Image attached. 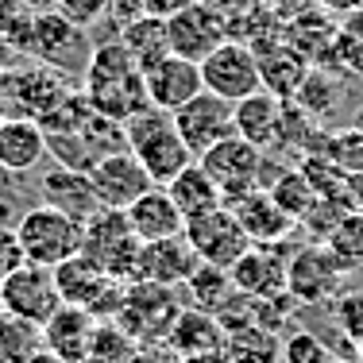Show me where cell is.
Here are the masks:
<instances>
[{"mask_svg":"<svg viewBox=\"0 0 363 363\" xmlns=\"http://www.w3.org/2000/svg\"><path fill=\"white\" fill-rule=\"evenodd\" d=\"M47 132L39 120H23V116H8L0 120V167L8 174H31L39 170V162L47 159Z\"/></svg>","mask_w":363,"mask_h":363,"instance_id":"cell-21","label":"cell"},{"mask_svg":"<svg viewBox=\"0 0 363 363\" xmlns=\"http://www.w3.org/2000/svg\"><path fill=\"white\" fill-rule=\"evenodd\" d=\"M116 39L132 50L140 70H151L155 62L174 55V50H170V35H167V20H159V16H140V20L124 23V28L116 31Z\"/></svg>","mask_w":363,"mask_h":363,"instance_id":"cell-29","label":"cell"},{"mask_svg":"<svg viewBox=\"0 0 363 363\" xmlns=\"http://www.w3.org/2000/svg\"><path fill=\"white\" fill-rule=\"evenodd\" d=\"M16 236H20V247L28 255V263L39 267H58L70 255L82 252L85 244V224L74 220L70 213L55 209V205H31L16 217Z\"/></svg>","mask_w":363,"mask_h":363,"instance_id":"cell-2","label":"cell"},{"mask_svg":"<svg viewBox=\"0 0 363 363\" xmlns=\"http://www.w3.org/2000/svg\"><path fill=\"white\" fill-rule=\"evenodd\" d=\"M186 240L194 244V252L201 255V263L228 267V271L247 255V247H252L247 232L240 228L236 213H232L228 205H220V209H209V213H201V217L186 220Z\"/></svg>","mask_w":363,"mask_h":363,"instance_id":"cell-10","label":"cell"},{"mask_svg":"<svg viewBox=\"0 0 363 363\" xmlns=\"http://www.w3.org/2000/svg\"><path fill=\"white\" fill-rule=\"evenodd\" d=\"M66 93L70 89H66L62 74L43 62L0 70V120H8V116L43 120Z\"/></svg>","mask_w":363,"mask_h":363,"instance_id":"cell-6","label":"cell"},{"mask_svg":"<svg viewBox=\"0 0 363 363\" xmlns=\"http://www.w3.org/2000/svg\"><path fill=\"white\" fill-rule=\"evenodd\" d=\"M93 328H97V317H93L89 309L62 301V306L43 321V344H47L55 356H62L66 363H77V359L89 356V348H93Z\"/></svg>","mask_w":363,"mask_h":363,"instance_id":"cell-20","label":"cell"},{"mask_svg":"<svg viewBox=\"0 0 363 363\" xmlns=\"http://www.w3.org/2000/svg\"><path fill=\"white\" fill-rule=\"evenodd\" d=\"M267 189H271V197H274V201H279L298 224L309 217V209H313L317 201H321V194L313 189V182L306 178V170H301V167L279 170V174L271 178V186H267Z\"/></svg>","mask_w":363,"mask_h":363,"instance_id":"cell-32","label":"cell"},{"mask_svg":"<svg viewBox=\"0 0 363 363\" xmlns=\"http://www.w3.org/2000/svg\"><path fill=\"white\" fill-rule=\"evenodd\" d=\"M77 363H108V359H101V356H85V359H77Z\"/></svg>","mask_w":363,"mask_h":363,"instance_id":"cell-50","label":"cell"},{"mask_svg":"<svg viewBox=\"0 0 363 363\" xmlns=\"http://www.w3.org/2000/svg\"><path fill=\"white\" fill-rule=\"evenodd\" d=\"M58 306H62V294H58L55 267L23 263L20 271H12L0 282V309H8L16 317H28V321L43 325Z\"/></svg>","mask_w":363,"mask_h":363,"instance_id":"cell-13","label":"cell"},{"mask_svg":"<svg viewBox=\"0 0 363 363\" xmlns=\"http://www.w3.org/2000/svg\"><path fill=\"white\" fill-rule=\"evenodd\" d=\"M282 116H286V101L267 93V89H259L252 97L236 101V135H244L247 143L271 151V147L279 143Z\"/></svg>","mask_w":363,"mask_h":363,"instance_id":"cell-24","label":"cell"},{"mask_svg":"<svg viewBox=\"0 0 363 363\" xmlns=\"http://www.w3.org/2000/svg\"><path fill=\"white\" fill-rule=\"evenodd\" d=\"M140 247L143 240L135 236L132 220L124 209H97L85 220V244L82 252L97 259L101 267L120 282H135V267H140Z\"/></svg>","mask_w":363,"mask_h":363,"instance_id":"cell-4","label":"cell"},{"mask_svg":"<svg viewBox=\"0 0 363 363\" xmlns=\"http://www.w3.org/2000/svg\"><path fill=\"white\" fill-rule=\"evenodd\" d=\"M328 306H333V325L340 328V336L356 348V344L363 340V286L340 290Z\"/></svg>","mask_w":363,"mask_h":363,"instance_id":"cell-38","label":"cell"},{"mask_svg":"<svg viewBox=\"0 0 363 363\" xmlns=\"http://www.w3.org/2000/svg\"><path fill=\"white\" fill-rule=\"evenodd\" d=\"M28 363H66V359H62V356H55L50 348H43V352H35V356H31Z\"/></svg>","mask_w":363,"mask_h":363,"instance_id":"cell-48","label":"cell"},{"mask_svg":"<svg viewBox=\"0 0 363 363\" xmlns=\"http://www.w3.org/2000/svg\"><path fill=\"white\" fill-rule=\"evenodd\" d=\"M333 363H348V359H333Z\"/></svg>","mask_w":363,"mask_h":363,"instance_id":"cell-52","label":"cell"},{"mask_svg":"<svg viewBox=\"0 0 363 363\" xmlns=\"http://www.w3.org/2000/svg\"><path fill=\"white\" fill-rule=\"evenodd\" d=\"M28 55H35V62L50 66V70H82L89 66L93 43L85 39V28L70 23L62 12H47L35 20V31H31V47Z\"/></svg>","mask_w":363,"mask_h":363,"instance_id":"cell-11","label":"cell"},{"mask_svg":"<svg viewBox=\"0 0 363 363\" xmlns=\"http://www.w3.org/2000/svg\"><path fill=\"white\" fill-rule=\"evenodd\" d=\"M128 220H132L135 236L143 240V244H151V240H170V236H182L186 232V217H182L178 201L170 197L167 186H151L140 201L128 205Z\"/></svg>","mask_w":363,"mask_h":363,"instance_id":"cell-22","label":"cell"},{"mask_svg":"<svg viewBox=\"0 0 363 363\" xmlns=\"http://www.w3.org/2000/svg\"><path fill=\"white\" fill-rule=\"evenodd\" d=\"M228 209L236 213V220H240V228L247 232V240L259 244V247L286 244V240L294 236V228H298V220L274 201L271 189H252V194L228 201Z\"/></svg>","mask_w":363,"mask_h":363,"instance_id":"cell-16","label":"cell"},{"mask_svg":"<svg viewBox=\"0 0 363 363\" xmlns=\"http://www.w3.org/2000/svg\"><path fill=\"white\" fill-rule=\"evenodd\" d=\"M325 244L333 247V255L340 259V267L348 274L359 271V267H363V209H348V213H344L340 224L328 232Z\"/></svg>","mask_w":363,"mask_h":363,"instance_id":"cell-34","label":"cell"},{"mask_svg":"<svg viewBox=\"0 0 363 363\" xmlns=\"http://www.w3.org/2000/svg\"><path fill=\"white\" fill-rule=\"evenodd\" d=\"M124 140H128V151H132L147 167V174L155 178V186H167L170 178L182 174V170L197 159L186 147V140H182V132L174 128V116L155 108V105L128 120Z\"/></svg>","mask_w":363,"mask_h":363,"instance_id":"cell-1","label":"cell"},{"mask_svg":"<svg viewBox=\"0 0 363 363\" xmlns=\"http://www.w3.org/2000/svg\"><path fill=\"white\" fill-rule=\"evenodd\" d=\"M317 4H321L325 12H333L336 20H340V16H348L352 8H359V0H317Z\"/></svg>","mask_w":363,"mask_h":363,"instance_id":"cell-45","label":"cell"},{"mask_svg":"<svg viewBox=\"0 0 363 363\" xmlns=\"http://www.w3.org/2000/svg\"><path fill=\"white\" fill-rule=\"evenodd\" d=\"M333 348L321 333L313 328H294L282 340V363H333Z\"/></svg>","mask_w":363,"mask_h":363,"instance_id":"cell-37","label":"cell"},{"mask_svg":"<svg viewBox=\"0 0 363 363\" xmlns=\"http://www.w3.org/2000/svg\"><path fill=\"white\" fill-rule=\"evenodd\" d=\"M147 82V97L155 108L162 112H178L186 101H194L205 89L201 82V62H189L182 55H167L162 62H155L151 70H143Z\"/></svg>","mask_w":363,"mask_h":363,"instance_id":"cell-19","label":"cell"},{"mask_svg":"<svg viewBox=\"0 0 363 363\" xmlns=\"http://www.w3.org/2000/svg\"><path fill=\"white\" fill-rule=\"evenodd\" d=\"M182 290H186V298H189L194 309H205V313H217V317L240 298V294H244L236 286V279H232L228 267H213V263L197 267Z\"/></svg>","mask_w":363,"mask_h":363,"instance_id":"cell-28","label":"cell"},{"mask_svg":"<svg viewBox=\"0 0 363 363\" xmlns=\"http://www.w3.org/2000/svg\"><path fill=\"white\" fill-rule=\"evenodd\" d=\"M201 82L209 93L232 101V105L259 93L263 89V77H259L255 47L252 43H240V39H224L213 55L201 58Z\"/></svg>","mask_w":363,"mask_h":363,"instance_id":"cell-8","label":"cell"},{"mask_svg":"<svg viewBox=\"0 0 363 363\" xmlns=\"http://www.w3.org/2000/svg\"><path fill=\"white\" fill-rule=\"evenodd\" d=\"M186 309V298L178 286H159V282H128L124 309L116 321L128 328L140 344H167L178 313Z\"/></svg>","mask_w":363,"mask_h":363,"instance_id":"cell-5","label":"cell"},{"mask_svg":"<svg viewBox=\"0 0 363 363\" xmlns=\"http://www.w3.org/2000/svg\"><path fill=\"white\" fill-rule=\"evenodd\" d=\"M201 267V255L194 252V244L182 236L170 240H151L140 247V267H135V282H159V286H186L189 274Z\"/></svg>","mask_w":363,"mask_h":363,"instance_id":"cell-18","label":"cell"},{"mask_svg":"<svg viewBox=\"0 0 363 363\" xmlns=\"http://www.w3.org/2000/svg\"><path fill=\"white\" fill-rule=\"evenodd\" d=\"M167 189H170V197L178 201V209H182V217H186V220H194V217H201V213L220 209V205H224L220 186L213 182V174H209V170H205L197 159L189 162L182 174L170 178Z\"/></svg>","mask_w":363,"mask_h":363,"instance_id":"cell-27","label":"cell"},{"mask_svg":"<svg viewBox=\"0 0 363 363\" xmlns=\"http://www.w3.org/2000/svg\"><path fill=\"white\" fill-rule=\"evenodd\" d=\"M147 16H159V20H170V16L178 12V8H186L189 0H140Z\"/></svg>","mask_w":363,"mask_h":363,"instance_id":"cell-42","label":"cell"},{"mask_svg":"<svg viewBox=\"0 0 363 363\" xmlns=\"http://www.w3.org/2000/svg\"><path fill=\"white\" fill-rule=\"evenodd\" d=\"M174 116V128L182 132V140L186 147L201 159L209 147H217L220 140H228V135H236V105L232 101L217 97V93L201 89L194 101H186L178 112H170Z\"/></svg>","mask_w":363,"mask_h":363,"instance_id":"cell-9","label":"cell"},{"mask_svg":"<svg viewBox=\"0 0 363 363\" xmlns=\"http://www.w3.org/2000/svg\"><path fill=\"white\" fill-rule=\"evenodd\" d=\"M205 170L213 174V182L220 186L224 194V205L236 201V197L252 194V189H267L271 186V155L263 151V147L247 143L244 135H228V140H220L217 147H209V151L201 155Z\"/></svg>","mask_w":363,"mask_h":363,"instance_id":"cell-3","label":"cell"},{"mask_svg":"<svg viewBox=\"0 0 363 363\" xmlns=\"http://www.w3.org/2000/svg\"><path fill=\"white\" fill-rule=\"evenodd\" d=\"M124 363H182V356L170 344H140Z\"/></svg>","mask_w":363,"mask_h":363,"instance_id":"cell-41","label":"cell"},{"mask_svg":"<svg viewBox=\"0 0 363 363\" xmlns=\"http://www.w3.org/2000/svg\"><path fill=\"white\" fill-rule=\"evenodd\" d=\"M359 4H363V0H359Z\"/></svg>","mask_w":363,"mask_h":363,"instance_id":"cell-53","label":"cell"},{"mask_svg":"<svg viewBox=\"0 0 363 363\" xmlns=\"http://www.w3.org/2000/svg\"><path fill=\"white\" fill-rule=\"evenodd\" d=\"M201 4H213V8H220L224 16H236V12H244V8L259 4V0H201Z\"/></svg>","mask_w":363,"mask_h":363,"instance_id":"cell-44","label":"cell"},{"mask_svg":"<svg viewBox=\"0 0 363 363\" xmlns=\"http://www.w3.org/2000/svg\"><path fill=\"white\" fill-rule=\"evenodd\" d=\"M85 97L101 116L128 124L132 116H140L143 108H151L147 97V82L143 70H120V74H93L85 77Z\"/></svg>","mask_w":363,"mask_h":363,"instance_id":"cell-15","label":"cell"},{"mask_svg":"<svg viewBox=\"0 0 363 363\" xmlns=\"http://www.w3.org/2000/svg\"><path fill=\"white\" fill-rule=\"evenodd\" d=\"M356 363H363V340L356 344Z\"/></svg>","mask_w":363,"mask_h":363,"instance_id":"cell-51","label":"cell"},{"mask_svg":"<svg viewBox=\"0 0 363 363\" xmlns=\"http://www.w3.org/2000/svg\"><path fill=\"white\" fill-rule=\"evenodd\" d=\"M108 4L112 0H58V12H62L70 23L89 31L93 23H101L108 16Z\"/></svg>","mask_w":363,"mask_h":363,"instance_id":"cell-39","label":"cell"},{"mask_svg":"<svg viewBox=\"0 0 363 363\" xmlns=\"http://www.w3.org/2000/svg\"><path fill=\"white\" fill-rule=\"evenodd\" d=\"M35 16H47V12H58V0H23Z\"/></svg>","mask_w":363,"mask_h":363,"instance_id":"cell-47","label":"cell"},{"mask_svg":"<svg viewBox=\"0 0 363 363\" xmlns=\"http://www.w3.org/2000/svg\"><path fill=\"white\" fill-rule=\"evenodd\" d=\"M340 101V77H336L328 66H313L301 82V89L294 93V105H298L306 116H313L317 124H325L333 105Z\"/></svg>","mask_w":363,"mask_h":363,"instance_id":"cell-33","label":"cell"},{"mask_svg":"<svg viewBox=\"0 0 363 363\" xmlns=\"http://www.w3.org/2000/svg\"><path fill=\"white\" fill-rule=\"evenodd\" d=\"M167 344L178 352V356H197V352H217L228 344V328L220 325L217 313H205V309L186 306L178 313L174 328H170Z\"/></svg>","mask_w":363,"mask_h":363,"instance_id":"cell-26","label":"cell"},{"mask_svg":"<svg viewBox=\"0 0 363 363\" xmlns=\"http://www.w3.org/2000/svg\"><path fill=\"white\" fill-rule=\"evenodd\" d=\"M23 263H28V255H23V247H20L16 224H0V282L12 271H20Z\"/></svg>","mask_w":363,"mask_h":363,"instance_id":"cell-40","label":"cell"},{"mask_svg":"<svg viewBox=\"0 0 363 363\" xmlns=\"http://www.w3.org/2000/svg\"><path fill=\"white\" fill-rule=\"evenodd\" d=\"M89 182H93V194H97L101 209H128V205L140 201L147 189L155 186V178L147 174V167L128 151V147L105 155V159L89 170Z\"/></svg>","mask_w":363,"mask_h":363,"instance_id":"cell-14","label":"cell"},{"mask_svg":"<svg viewBox=\"0 0 363 363\" xmlns=\"http://www.w3.org/2000/svg\"><path fill=\"white\" fill-rule=\"evenodd\" d=\"M344 267L340 259L333 255V247L313 240V244L298 247L286 259V290L294 294L298 306H328V301L340 294L344 282Z\"/></svg>","mask_w":363,"mask_h":363,"instance_id":"cell-7","label":"cell"},{"mask_svg":"<svg viewBox=\"0 0 363 363\" xmlns=\"http://www.w3.org/2000/svg\"><path fill=\"white\" fill-rule=\"evenodd\" d=\"M182 363H232L228 352L217 348V352H197V356H182Z\"/></svg>","mask_w":363,"mask_h":363,"instance_id":"cell-46","label":"cell"},{"mask_svg":"<svg viewBox=\"0 0 363 363\" xmlns=\"http://www.w3.org/2000/svg\"><path fill=\"white\" fill-rule=\"evenodd\" d=\"M352 128H359V132H363V105L356 108V116H352Z\"/></svg>","mask_w":363,"mask_h":363,"instance_id":"cell-49","label":"cell"},{"mask_svg":"<svg viewBox=\"0 0 363 363\" xmlns=\"http://www.w3.org/2000/svg\"><path fill=\"white\" fill-rule=\"evenodd\" d=\"M167 35H170V50L189 62H201L205 55L220 47L228 35V16L213 4H201V0H189L186 8H178L167 20Z\"/></svg>","mask_w":363,"mask_h":363,"instance_id":"cell-12","label":"cell"},{"mask_svg":"<svg viewBox=\"0 0 363 363\" xmlns=\"http://www.w3.org/2000/svg\"><path fill=\"white\" fill-rule=\"evenodd\" d=\"M340 31H344V35H352L356 43H363V4L352 8L348 16H340Z\"/></svg>","mask_w":363,"mask_h":363,"instance_id":"cell-43","label":"cell"},{"mask_svg":"<svg viewBox=\"0 0 363 363\" xmlns=\"http://www.w3.org/2000/svg\"><path fill=\"white\" fill-rule=\"evenodd\" d=\"M252 47H255V58H259L263 89L274 93V97H282V101H294V93L301 89V82L313 70V62L282 35H267V39L252 43Z\"/></svg>","mask_w":363,"mask_h":363,"instance_id":"cell-17","label":"cell"},{"mask_svg":"<svg viewBox=\"0 0 363 363\" xmlns=\"http://www.w3.org/2000/svg\"><path fill=\"white\" fill-rule=\"evenodd\" d=\"M35 20L39 16L31 12L23 0H0V43H8V47H16V50H28Z\"/></svg>","mask_w":363,"mask_h":363,"instance_id":"cell-36","label":"cell"},{"mask_svg":"<svg viewBox=\"0 0 363 363\" xmlns=\"http://www.w3.org/2000/svg\"><path fill=\"white\" fill-rule=\"evenodd\" d=\"M43 348V325L0 309V363H28Z\"/></svg>","mask_w":363,"mask_h":363,"instance_id":"cell-30","label":"cell"},{"mask_svg":"<svg viewBox=\"0 0 363 363\" xmlns=\"http://www.w3.org/2000/svg\"><path fill=\"white\" fill-rule=\"evenodd\" d=\"M135 348H140V340H135V336L128 333V328L120 325L116 317L97 321V328H93V348H89V356H101V359H108V363H124Z\"/></svg>","mask_w":363,"mask_h":363,"instance_id":"cell-35","label":"cell"},{"mask_svg":"<svg viewBox=\"0 0 363 363\" xmlns=\"http://www.w3.org/2000/svg\"><path fill=\"white\" fill-rule=\"evenodd\" d=\"M232 279L247 298H274L286 294V259H279V247L252 244L247 255L232 267Z\"/></svg>","mask_w":363,"mask_h":363,"instance_id":"cell-25","label":"cell"},{"mask_svg":"<svg viewBox=\"0 0 363 363\" xmlns=\"http://www.w3.org/2000/svg\"><path fill=\"white\" fill-rule=\"evenodd\" d=\"M39 194L47 205L70 213L74 220H89L93 213L101 209L97 194H93V182H89V170H70V167H55L39 178Z\"/></svg>","mask_w":363,"mask_h":363,"instance_id":"cell-23","label":"cell"},{"mask_svg":"<svg viewBox=\"0 0 363 363\" xmlns=\"http://www.w3.org/2000/svg\"><path fill=\"white\" fill-rule=\"evenodd\" d=\"M232 363H282V344L271 328L263 325H244L236 333H228V344H224Z\"/></svg>","mask_w":363,"mask_h":363,"instance_id":"cell-31","label":"cell"}]
</instances>
